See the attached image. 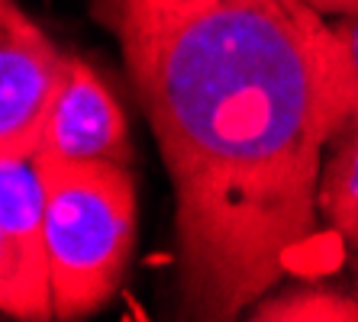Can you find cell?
Returning a JSON list of instances; mask_svg holds the SVG:
<instances>
[{"instance_id": "6da1fadb", "label": "cell", "mask_w": 358, "mask_h": 322, "mask_svg": "<svg viewBox=\"0 0 358 322\" xmlns=\"http://www.w3.org/2000/svg\"><path fill=\"white\" fill-rule=\"evenodd\" d=\"M175 197V313L229 322L307 261L355 75L307 0H97Z\"/></svg>"}, {"instance_id": "7a4b0ae2", "label": "cell", "mask_w": 358, "mask_h": 322, "mask_svg": "<svg viewBox=\"0 0 358 322\" xmlns=\"http://www.w3.org/2000/svg\"><path fill=\"white\" fill-rule=\"evenodd\" d=\"M45 187V239L55 319H84L110 303L136 242L129 165L36 155Z\"/></svg>"}, {"instance_id": "3957f363", "label": "cell", "mask_w": 358, "mask_h": 322, "mask_svg": "<svg viewBox=\"0 0 358 322\" xmlns=\"http://www.w3.org/2000/svg\"><path fill=\"white\" fill-rule=\"evenodd\" d=\"M68 68L71 55L55 49L17 0H0V155L36 158Z\"/></svg>"}, {"instance_id": "277c9868", "label": "cell", "mask_w": 358, "mask_h": 322, "mask_svg": "<svg viewBox=\"0 0 358 322\" xmlns=\"http://www.w3.org/2000/svg\"><path fill=\"white\" fill-rule=\"evenodd\" d=\"M0 309L7 319H55L45 187L36 158L0 155Z\"/></svg>"}, {"instance_id": "5b68a950", "label": "cell", "mask_w": 358, "mask_h": 322, "mask_svg": "<svg viewBox=\"0 0 358 322\" xmlns=\"http://www.w3.org/2000/svg\"><path fill=\"white\" fill-rule=\"evenodd\" d=\"M36 155L71 161H133L126 113L103 78L84 58L71 55L68 81L62 87Z\"/></svg>"}, {"instance_id": "8992f818", "label": "cell", "mask_w": 358, "mask_h": 322, "mask_svg": "<svg viewBox=\"0 0 358 322\" xmlns=\"http://www.w3.org/2000/svg\"><path fill=\"white\" fill-rule=\"evenodd\" d=\"M317 203L326 226L358 251V126L342 136L333 158L323 161Z\"/></svg>"}, {"instance_id": "52a82bcc", "label": "cell", "mask_w": 358, "mask_h": 322, "mask_svg": "<svg viewBox=\"0 0 358 322\" xmlns=\"http://www.w3.org/2000/svg\"><path fill=\"white\" fill-rule=\"evenodd\" d=\"M255 322H358V297L326 284H300L262 297L252 306Z\"/></svg>"}, {"instance_id": "ba28073f", "label": "cell", "mask_w": 358, "mask_h": 322, "mask_svg": "<svg viewBox=\"0 0 358 322\" xmlns=\"http://www.w3.org/2000/svg\"><path fill=\"white\" fill-rule=\"evenodd\" d=\"M329 26H333V33L339 36L342 49H345V55H349L352 75H355V100H352V123H349V129H355L358 126V13L336 17Z\"/></svg>"}, {"instance_id": "9c48e42d", "label": "cell", "mask_w": 358, "mask_h": 322, "mask_svg": "<svg viewBox=\"0 0 358 322\" xmlns=\"http://www.w3.org/2000/svg\"><path fill=\"white\" fill-rule=\"evenodd\" d=\"M313 10H320L323 17H345V13H358V0H307Z\"/></svg>"}]
</instances>
